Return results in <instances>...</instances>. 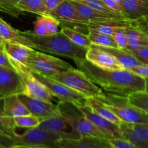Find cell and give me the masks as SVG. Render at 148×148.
I'll return each instance as SVG.
<instances>
[{
  "instance_id": "1",
  "label": "cell",
  "mask_w": 148,
  "mask_h": 148,
  "mask_svg": "<svg viewBox=\"0 0 148 148\" xmlns=\"http://www.w3.org/2000/svg\"><path fill=\"white\" fill-rule=\"evenodd\" d=\"M77 66L92 82L108 93L128 97L137 91H146V79L131 71L108 70L98 67L86 59H74Z\"/></svg>"
},
{
  "instance_id": "2",
  "label": "cell",
  "mask_w": 148,
  "mask_h": 148,
  "mask_svg": "<svg viewBox=\"0 0 148 148\" xmlns=\"http://www.w3.org/2000/svg\"><path fill=\"white\" fill-rule=\"evenodd\" d=\"M12 42L72 59H85L88 49L75 45L61 31L56 34L39 36L30 30H20L19 36Z\"/></svg>"
},
{
  "instance_id": "3",
  "label": "cell",
  "mask_w": 148,
  "mask_h": 148,
  "mask_svg": "<svg viewBox=\"0 0 148 148\" xmlns=\"http://www.w3.org/2000/svg\"><path fill=\"white\" fill-rule=\"evenodd\" d=\"M97 98L101 100L121 121L133 124H148V114L130 103L127 97L106 92Z\"/></svg>"
},
{
  "instance_id": "4",
  "label": "cell",
  "mask_w": 148,
  "mask_h": 148,
  "mask_svg": "<svg viewBox=\"0 0 148 148\" xmlns=\"http://www.w3.org/2000/svg\"><path fill=\"white\" fill-rule=\"evenodd\" d=\"M50 77L84 94L87 97L98 98L104 93L103 90L99 86L92 82L90 78L79 69L70 68Z\"/></svg>"
},
{
  "instance_id": "5",
  "label": "cell",
  "mask_w": 148,
  "mask_h": 148,
  "mask_svg": "<svg viewBox=\"0 0 148 148\" xmlns=\"http://www.w3.org/2000/svg\"><path fill=\"white\" fill-rule=\"evenodd\" d=\"M27 63L30 70L48 77H52L73 67L70 64L59 58L35 50L30 53Z\"/></svg>"
},
{
  "instance_id": "6",
  "label": "cell",
  "mask_w": 148,
  "mask_h": 148,
  "mask_svg": "<svg viewBox=\"0 0 148 148\" xmlns=\"http://www.w3.org/2000/svg\"><path fill=\"white\" fill-rule=\"evenodd\" d=\"M33 72V71H32ZM33 75L36 78L43 84H44L53 95L59 99V102L62 103H70L75 105L77 103H82V101H85L86 95L72 88H69L67 85L41 74L33 72Z\"/></svg>"
},
{
  "instance_id": "7",
  "label": "cell",
  "mask_w": 148,
  "mask_h": 148,
  "mask_svg": "<svg viewBox=\"0 0 148 148\" xmlns=\"http://www.w3.org/2000/svg\"><path fill=\"white\" fill-rule=\"evenodd\" d=\"M62 138L60 134L50 132L37 127L28 129L23 134H17L13 140V145H33L54 148L56 142Z\"/></svg>"
},
{
  "instance_id": "8",
  "label": "cell",
  "mask_w": 148,
  "mask_h": 148,
  "mask_svg": "<svg viewBox=\"0 0 148 148\" xmlns=\"http://www.w3.org/2000/svg\"><path fill=\"white\" fill-rule=\"evenodd\" d=\"M24 82L14 69L0 66V101L12 95H22Z\"/></svg>"
},
{
  "instance_id": "9",
  "label": "cell",
  "mask_w": 148,
  "mask_h": 148,
  "mask_svg": "<svg viewBox=\"0 0 148 148\" xmlns=\"http://www.w3.org/2000/svg\"><path fill=\"white\" fill-rule=\"evenodd\" d=\"M61 112L62 115L64 116L72 131L77 134L80 137L92 136V137L108 139L106 134L92 121H90L86 116H85L82 113L81 114L74 115V114H71L63 111L62 108H61Z\"/></svg>"
},
{
  "instance_id": "10",
  "label": "cell",
  "mask_w": 148,
  "mask_h": 148,
  "mask_svg": "<svg viewBox=\"0 0 148 148\" xmlns=\"http://www.w3.org/2000/svg\"><path fill=\"white\" fill-rule=\"evenodd\" d=\"M74 106L85 116H86L90 121H92L96 127H98L106 134L108 140L124 139L119 126L95 114L90 109V108L85 105V103L75 104Z\"/></svg>"
},
{
  "instance_id": "11",
  "label": "cell",
  "mask_w": 148,
  "mask_h": 148,
  "mask_svg": "<svg viewBox=\"0 0 148 148\" xmlns=\"http://www.w3.org/2000/svg\"><path fill=\"white\" fill-rule=\"evenodd\" d=\"M35 49L13 42H6L4 44V51L8 56L13 67L18 73L30 70L27 60L30 53Z\"/></svg>"
},
{
  "instance_id": "12",
  "label": "cell",
  "mask_w": 148,
  "mask_h": 148,
  "mask_svg": "<svg viewBox=\"0 0 148 148\" xmlns=\"http://www.w3.org/2000/svg\"><path fill=\"white\" fill-rule=\"evenodd\" d=\"M19 74L21 75L24 82V91L22 95L47 102H51L54 97L53 94L44 84L35 77L31 70Z\"/></svg>"
},
{
  "instance_id": "13",
  "label": "cell",
  "mask_w": 148,
  "mask_h": 148,
  "mask_svg": "<svg viewBox=\"0 0 148 148\" xmlns=\"http://www.w3.org/2000/svg\"><path fill=\"white\" fill-rule=\"evenodd\" d=\"M45 16H50L59 22L62 26H66L72 23L88 25L90 22L82 17L70 0H65L59 7Z\"/></svg>"
},
{
  "instance_id": "14",
  "label": "cell",
  "mask_w": 148,
  "mask_h": 148,
  "mask_svg": "<svg viewBox=\"0 0 148 148\" xmlns=\"http://www.w3.org/2000/svg\"><path fill=\"white\" fill-rule=\"evenodd\" d=\"M19 95L23 103L29 110L30 114L39 118L40 121L62 114L59 103L58 105H54L51 103V102L30 98L25 95Z\"/></svg>"
},
{
  "instance_id": "15",
  "label": "cell",
  "mask_w": 148,
  "mask_h": 148,
  "mask_svg": "<svg viewBox=\"0 0 148 148\" xmlns=\"http://www.w3.org/2000/svg\"><path fill=\"white\" fill-rule=\"evenodd\" d=\"M119 127L124 140L138 148H148V124L121 121Z\"/></svg>"
},
{
  "instance_id": "16",
  "label": "cell",
  "mask_w": 148,
  "mask_h": 148,
  "mask_svg": "<svg viewBox=\"0 0 148 148\" xmlns=\"http://www.w3.org/2000/svg\"><path fill=\"white\" fill-rule=\"evenodd\" d=\"M54 148H117L109 140L92 136H82L77 139H60Z\"/></svg>"
},
{
  "instance_id": "17",
  "label": "cell",
  "mask_w": 148,
  "mask_h": 148,
  "mask_svg": "<svg viewBox=\"0 0 148 148\" xmlns=\"http://www.w3.org/2000/svg\"><path fill=\"white\" fill-rule=\"evenodd\" d=\"M85 59L98 67L108 70H123L124 67L120 64L116 58L108 52L103 50L97 46L92 45L88 49Z\"/></svg>"
},
{
  "instance_id": "18",
  "label": "cell",
  "mask_w": 148,
  "mask_h": 148,
  "mask_svg": "<svg viewBox=\"0 0 148 148\" xmlns=\"http://www.w3.org/2000/svg\"><path fill=\"white\" fill-rule=\"evenodd\" d=\"M15 130L14 118L6 116L0 105V145L4 148L13 145V140L17 135Z\"/></svg>"
},
{
  "instance_id": "19",
  "label": "cell",
  "mask_w": 148,
  "mask_h": 148,
  "mask_svg": "<svg viewBox=\"0 0 148 148\" xmlns=\"http://www.w3.org/2000/svg\"><path fill=\"white\" fill-rule=\"evenodd\" d=\"M122 9L129 20L148 18V0H123Z\"/></svg>"
},
{
  "instance_id": "20",
  "label": "cell",
  "mask_w": 148,
  "mask_h": 148,
  "mask_svg": "<svg viewBox=\"0 0 148 148\" xmlns=\"http://www.w3.org/2000/svg\"><path fill=\"white\" fill-rule=\"evenodd\" d=\"M2 109L4 115L11 118L30 114L19 95H12L4 98Z\"/></svg>"
},
{
  "instance_id": "21",
  "label": "cell",
  "mask_w": 148,
  "mask_h": 148,
  "mask_svg": "<svg viewBox=\"0 0 148 148\" xmlns=\"http://www.w3.org/2000/svg\"><path fill=\"white\" fill-rule=\"evenodd\" d=\"M98 47L102 49L103 50L106 51L108 52L111 54H112L114 57L116 58L120 64L124 67V69H127V70L130 71L133 68L143 64L134 55L130 53L125 49H119V48L102 47V46H98Z\"/></svg>"
},
{
  "instance_id": "22",
  "label": "cell",
  "mask_w": 148,
  "mask_h": 148,
  "mask_svg": "<svg viewBox=\"0 0 148 148\" xmlns=\"http://www.w3.org/2000/svg\"><path fill=\"white\" fill-rule=\"evenodd\" d=\"M85 104L88 106L95 114L103 117L111 122L119 126L121 120L114 114L110 109H108L103 104V103L95 97H87L85 100Z\"/></svg>"
},
{
  "instance_id": "23",
  "label": "cell",
  "mask_w": 148,
  "mask_h": 148,
  "mask_svg": "<svg viewBox=\"0 0 148 148\" xmlns=\"http://www.w3.org/2000/svg\"><path fill=\"white\" fill-rule=\"evenodd\" d=\"M71 2L72 3L75 8L77 10L79 14L85 17L86 20L90 23H101V22H106L109 21L111 20H116L113 17H110V16L107 15V14H103L102 12L97 11V10H94V9L91 8L89 6L84 4L81 2H78V1H73V0H70Z\"/></svg>"
},
{
  "instance_id": "24",
  "label": "cell",
  "mask_w": 148,
  "mask_h": 148,
  "mask_svg": "<svg viewBox=\"0 0 148 148\" xmlns=\"http://www.w3.org/2000/svg\"><path fill=\"white\" fill-rule=\"evenodd\" d=\"M60 31L77 46L85 49H89L92 45L88 34H85L64 26H62Z\"/></svg>"
},
{
  "instance_id": "25",
  "label": "cell",
  "mask_w": 148,
  "mask_h": 148,
  "mask_svg": "<svg viewBox=\"0 0 148 148\" xmlns=\"http://www.w3.org/2000/svg\"><path fill=\"white\" fill-rule=\"evenodd\" d=\"M88 36L90 40L94 46H102V47L118 48L116 43L112 36L101 33L92 28H89Z\"/></svg>"
},
{
  "instance_id": "26",
  "label": "cell",
  "mask_w": 148,
  "mask_h": 148,
  "mask_svg": "<svg viewBox=\"0 0 148 148\" xmlns=\"http://www.w3.org/2000/svg\"><path fill=\"white\" fill-rule=\"evenodd\" d=\"M17 7L22 12H28L44 16L47 14L43 0H22L17 4Z\"/></svg>"
},
{
  "instance_id": "27",
  "label": "cell",
  "mask_w": 148,
  "mask_h": 148,
  "mask_svg": "<svg viewBox=\"0 0 148 148\" xmlns=\"http://www.w3.org/2000/svg\"><path fill=\"white\" fill-rule=\"evenodd\" d=\"M73 1H78V2H81L84 4L89 6L91 8L94 9V10H97V11L102 12L103 14H107V15L110 16V17H113L116 20H124V19H127L124 15L118 14L114 10L110 9L105 3L103 1V0H73Z\"/></svg>"
},
{
  "instance_id": "28",
  "label": "cell",
  "mask_w": 148,
  "mask_h": 148,
  "mask_svg": "<svg viewBox=\"0 0 148 148\" xmlns=\"http://www.w3.org/2000/svg\"><path fill=\"white\" fill-rule=\"evenodd\" d=\"M127 98L130 103L148 114V92L137 91L132 92Z\"/></svg>"
},
{
  "instance_id": "29",
  "label": "cell",
  "mask_w": 148,
  "mask_h": 148,
  "mask_svg": "<svg viewBox=\"0 0 148 148\" xmlns=\"http://www.w3.org/2000/svg\"><path fill=\"white\" fill-rule=\"evenodd\" d=\"M14 122L16 128L30 129L38 127L40 119L32 114H29L14 117Z\"/></svg>"
},
{
  "instance_id": "30",
  "label": "cell",
  "mask_w": 148,
  "mask_h": 148,
  "mask_svg": "<svg viewBox=\"0 0 148 148\" xmlns=\"http://www.w3.org/2000/svg\"><path fill=\"white\" fill-rule=\"evenodd\" d=\"M22 0H0V11L14 17H19L22 12L17 4Z\"/></svg>"
},
{
  "instance_id": "31",
  "label": "cell",
  "mask_w": 148,
  "mask_h": 148,
  "mask_svg": "<svg viewBox=\"0 0 148 148\" xmlns=\"http://www.w3.org/2000/svg\"><path fill=\"white\" fill-rule=\"evenodd\" d=\"M0 33L6 42H12L20 34V30H16L0 17Z\"/></svg>"
},
{
  "instance_id": "32",
  "label": "cell",
  "mask_w": 148,
  "mask_h": 148,
  "mask_svg": "<svg viewBox=\"0 0 148 148\" xmlns=\"http://www.w3.org/2000/svg\"><path fill=\"white\" fill-rule=\"evenodd\" d=\"M119 49H127L129 47V41L125 27H118L112 35Z\"/></svg>"
},
{
  "instance_id": "33",
  "label": "cell",
  "mask_w": 148,
  "mask_h": 148,
  "mask_svg": "<svg viewBox=\"0 0 148 148\" xmlns=\"http://www.w3.org/2000/svg\"><path fill=\"white\" fill-rule=\"evenodd\" d=\"M33 33L36 36H48L47 33V20L46 16L39 15L34 23Z\"/></svg>"
},
{
  "instance_id": "34",
  "label": "cell",
  "mask_w": 148,
  "mask_h": 148,
  "mask_svg": "<svg viewBox=\"0 0 148 148\" xmlns=\"http://www.w3.org/2000/svg\"><path fill=\"white\" fill-rule=\"evenodd\" d=\"M125 50L134 55L143 64H148V46H142L134 50H129V49H125Z\"/></svg>"
},
{
  "instance_id": "35",
  "label": "cell",
  "mask_w": 148,
  "mask_h": 148,
  "mask_svg": "<svg viewBox=\"0 0 148 148\" xmlns=\"http://www.w3.org/2000/svg\"><path fill=\"white\" fill-rule=\"evenodd\" d=\"M46 20H47V33L48 36L49 35H53L58 33L59 31V25L60 23L56 19L50 17V16H46Z\"/></svg>"
},
{
  "instance_id": "36",
  "label": "cell",
  "mask_w": 148,
  "mask_h": 148,
  "mask_svg": "<svg viewBox=\"0 0 148 148\" xmlns=\"http://www.w3.org/2000/svg\"><path fill=\"white\" fill-rule=\"evenodd\" d=\"M130 71L135 75L145 78V79H148V64H142L133 68Z\"/></svg>"
},
{
  "instance_id": "37",
  "label": "cell",
  "mask_w": 148,
  "mask_h": 148,
  "mask_svg": "<svg viewBox=\"0 0 148 148\" xmlns=\"http://www.w3.org/2000/svg\"><path fill=\"white\" fill-rule=\"evenodd\" d=\"M64 1L65 0H43L45 7L47 10V14L59 7Z\"/></svg>"
},
{
  "instance_id": "38",
  "label": "cell",
  "mask_w": 148,
  "mask_h": 148,
  "mask_svg": "<svg viewBox=\"0 0 148 148\" xmlns=\"http://www.w3.org/2000/svg\"><path fill=\"white\" fill-rule=\"evenodd\" d=\"M103 1L110 9L114 10V12H116L118 13V14H121V15H124V14H123V10L122 8H121V7H120L114 0H103Z\"/></svg>"
},
{
  "instance_id": "39",
  "label": "cell",
  "mask_w": 148,
  "mask_h": 148,
  "mask_svg": "<svg viewBox=\"0 0 148 148\" xmlns=\"http://www.w3.org/2000/svg\"><path fill=\"white\" fill-rule=\"evenodd\" d=\"M0 66H7V67L14 69L13 67L12 64L11 62H10V59H9L8 56H7V54L4 51H0Z\"/></svg>"
},
{
  "instance_id": "40",
  "label": "cell",
  "mask_w": 148,
  "mask_h": 148,
  "mask_svg": "<svg viewBox=\"0 0 148 148\" xmlns=\"http://www.w3.org/2000/svg\"><path fill=\"white\" fill-rule=\"evenodd\" d=\"M9 148H50L45 146L40 145H25V144H15L12 145Z\"/></svg>"
},
{
  "instance_id": "41",
  "label": "cell",
  "mask_w": 148,
  "mask_h": 148,
  "mask_svg": "<svg viewBox=\"0 0 148 148\" xmlns=\"http://www.w3.org/2000/svg\"><path fill=\"white\" fill-rule=\"evenodd\" d=\"M114 1H116V2L117 3V4H119V5L120 6V7H121V8H122V5H123V0H114ZM123 10V9H122Z\"/></svg>"
},
{
  "instance_id": "42",
  "label": "cell",
  "mask_w": 148,
  "mask_h": 148,
  "mask_svg": "<svg viewBox=\"0 0 148 148\" xmlns=\"http://www.w3.org/2000/svg\"><path fill=\"white\" fill-rule=\"evenodd\" d=\"M0 43H1V44H3V45H4V43H6L5 40H4V38L2 37V36H1V33H0Z\"/></svg>"
},
{
  "instance_id": "43",
  "label": "cell",
  "mask_w": 148,
  "mask_h": 148,
  "mask_svg": "<svg viewBox=\"0 0 148 148\" xmlns=\"http://www.w3.org/2000/svg\"><path fill=\"white\" fill-rule=\"evenodd\" d=\"M4 51V45L0 43V51Z\"/></svg>"
},
{
  "instance_id": "44",
  "label": "cell",
  "mask_w": 148,
  "mask_h": 148,
  "mask_svg": "<svg viewBox=\"0 0 148 148\" xmlns=\"http://www.w3.org/2000/svg\"><path fill=\"white\" fill-rule=\"evenodd\" d=\"M146 91L148 92V79H146Z\"/></svg>"
},
{
  "instance_id": "45",
  "label": "cell",
  "mask_w": 148,
  "mask_h": 148,
  "mask_svg": "<svg viewBox=\"0 0 148 148\" xmlns=\"http://www.w3.org/2000/svg\"><path fill=\"white\" fill-rule=\"evenodd\" d=\"M0 148H4V147H2V146H1V145H0Z\"/></svg>"
},
{
  "instance_id": "46",
  "label": "cell",
  "mask_w": 148,
  "mask_h": 148,
  "mask_svg": "<svg viewBox=\"0 0 148 148\" xmlns=\"http://www.w3.org/2000/svg\"><path fill=\"white\" fill-rule=\"evenodd\" d=\"M134 148H138V147H136V146H135V145H134Z\"/></svg>"
}]
</instances>
